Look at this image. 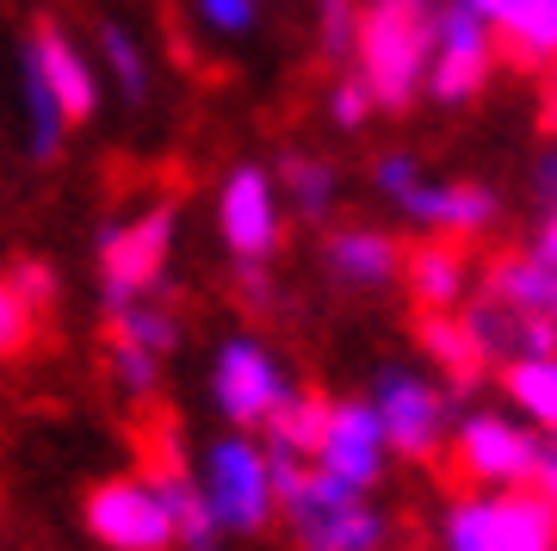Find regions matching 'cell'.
<instances>
[{"mask_svg": "<svg viewBox=\"0 0 557 551\" xmlns=\"http://www.w3.org/2000/svg\"><path fill=\"white\" fill-rule=\"evenodd\" d=\"M7 285H13V297H20L32 316H44L57 304V267H50V260H32V255L13 260V267H7Z\"/></svg>", "mask_w": 557, "mask_h": 551, "instance_id": "484cf974", "label": "cell"}, {"mask_svg": "<svg viewBox=\"0 0 557 551\" xmlns=\"http://www.w3.org/2000/svg\"><path fill=\"white\" fill-rule=\"evenodd\" d=\"M193 7L211 32H255L260 20V0H193Z\"/></svg>", "mask_w": 557, "mask_h": 551, "instance_id": "f546056e", "label": "cell"}, {"mask_svg": "<svg viewBox=\"0 0 557 551\" xmlns=\"http://www.w3.org/2000/svg\"><path fill=\"white\" fill-rule=\"evenodd\" d=\"M267 465H273V502L298 551H384L391 521L372 509L366 490H347L341 477L278 453V446H267Z\"/></svg>", "mask_w": 557, "mask_h": 551, "instance_id": "6da1fadb", "label": "cell"}, {"mask_svg": "<svg viewBox=\"0 0 557 551\" xmlns=\"http://www.w3.org/2000/svg\"><path fill=\"white\" fill-rule=\"evenodd\" d=\"M372 180H379V193L391 198L416 230H428V236L471 242V236H483V230H496V217H502L490 186H478V180H428L416 156H384L379 168H372Z\"/></svg>", "mask_w": 557, "mask_h": 551, "instance_id": "3957f363", "label": "cell"}, {"mask_svg": "<svg viewBox=\"0 0 557 551\" xmlns=\"http://www.w3.org/2000/svg\"><path fill=\"white\" fill-rule=\"evenodd\" d=\"M20 106H25V149L32 161H57L62 143H69V119H62L57 94L44 87V75L20 57Z\"/></svg>", "mask_w": 557, "mask_h": 551, "instance_id": "603a6c76", "label": "cell"}, {"mask_svg": "<svg viewBox=\"0 0 557 551\" xmlns=\"http://www.w3.org/2000/svg\"><path fill=\"white\" fill-rule=\"evenodd\" d=\"M372 409H379L384 446L397 458H440L446 433H453V391L434 378L409 372V366H384L372 384Z\"/></svg>", "mask_w": 557, "mask_h": 551, "instance_id": "52a82bcc", "label": "cell"}, {"mask_svg": "<svg viewBox=\"0 0 557 551\" xmlns=\"http://www.w3.org/2000/svg\"><path fill=\"white\" fill-rule=\"evenodd\" d=\"M329 403L335 396H322V391H285V403L267 415V440H273L278 453L310 458L322 440V421H329Z\"/></svg>", "mask_w": 557, "mask_h": 551, "instance_id": "cb8c5ba5", "label": "cell"}, {"mask_svg": "<svg viewBox=\"0 0 557 551\" xmlns=\"http://www.w3.org/2000/svg\"><path fill=\"white\" fill-rule=\"evenodd\" d=\"M193 477H199V495L218 532H236V539H255V532L273 527V465H267V446H255L248 433H223L211 440L199 458H193Z\"/></svg>", "mask_w": 557, "mask_h": 551, "instance_id": "277c9868", "label": "cell"}, {"mask_svg": "<svg viewBox=\"0 0 557 551\" xmlns=\"http://www.w3.org/2000/svg\"><path fill=\"white\" fill-rule=\"evenodd\" d=\"M106 335L131 341V347H143V354H156V359H168L180 347V316H174V304H168L161 292H149V297H131V304H112Z\"/></svg>", "mask_w": 557, "mask_h": 551, "instance_id": "44dd1931", "label": "cell"}, {"mask_svg": "<svg viewBox=\"0 0 557 551\" xmlns=\"http://www.w3.org/2000/svg\"><path fill=\"white\" fill-rule=\"evenodd\" d=\"M273 186H278L285 198H292V211L310 217V223H322V217L335 211V198H341V174H335V161L310 156V149H285V156H278Z\"/></svg>", "mask_w": 557, "mask_h": 551, "instance_id": "ffe728a7", "label": "cell"}, {"mask_svg": "<svg viewBox=\"0 0 557 551\" xmlns=\"http://www.w3.org/2000/svg\"><path fill=\"white\" fill-rule=\"evenodd\" d=\"M322 260H329V279L335 285L384 292L403 273V242L391 230H372V223H347V230H335V236L322 242Z\"/></svg>", "mask_w": 557, "mask_h": 551, "instance_id": "9a60e30c", "label": "cell"}, {"mask_svg": "<svg viewBox=\"0 0 557 551\" xmlns=\"http://www.w3.org/2000/svg\"><path fill=\"white\" fill-rule=\"evenodd\" d=\"M416 341H421V354L446 372V391H453V396L458 391H478L483 378H490V366H496L458 310H421L416 316Z\"/></svg>", "mask_w": 557, "mask_h": 551, "instance_id": "e0dca14e", "label": "cell"}, {"mask_svg": "<svg viewBox=\"0 0 557 551\" xmlns=\"http://www.w3.org/2000/svg\"><path fill=\"white\" fill-rule=\"evenodd\" d=\"M490 69H496V32L465 0H440V32H434V57H428L421 94H434L440 106H471L483 94Z\"/></svg>", "mask_w": 557, "mask_h": 551, "instance_id": "9c48e42d", "label": "cell"}, {"mask_svg": "<svg viewBox=\"0 0 557 551\" xmlns=\"http://www.w3.org/2000/svg\"><path fill=\"white\" fill-rule=\"evenodd\" d=\"M87 532L106 551H174V521L149 477H106L87 490Z\"/></svg>", "mask_w": 557, "mask_h": 551, "instance_id": "8fae6325", "label": "cell"}, {"mask_svg": "<svg viewBox=\"0 0 557 551\" xmlns=\"http://www.w3.org/2000/svg\"><path fill=\"white\" fill-rule=\"evenodd\" d=\"M527 255H533V260H545V267L557 273V205L545 211V223L533 230V248H527Z\"/></svg>", "mask_w": 557, "mask_h": 551, "instance_id": "1f68e13d", "label": "cell"}, {"mask_svg": "<svg viewBox=\"0 0 557 551\" xmlns=\"http://www.w3.org/2000/svg\"><path fill=\"white\" fill-rule=\"evenodd\" d=\"M32 329H38V316L25 310L20 297H13V285L0 279V359H25V347H32Z\"/></svg>", "mask_w": 557, "mask_h": 551, "instance_id": "83f0119b", "label": "cell"}, {"mask_svg": "<svg viewBox=\"0 0 557 551\" xmlns=\"http://www.w3.org/2000/svg\"><path fill=\"white\" fill-rule=\"evenodd\" d=\"M285 391H292L285 366H278L255 335H230L218 347V359H211V403H218V415L242 433L267 428V415L285 403Z\"/></svg>", "mask_w": 557, "mask_h": 551, "instance_id": "30bf717a", "label": "cell"}, {"mask_svg": "<svg viewBox=\"0 0 557 551\" xmlns=\"http://www.w3.org/2000/svg\"><path fill=\"white\" fill-rule=\"evenodd\" d=\"M403 285L416 297V310H458L471 297V267H465V248L458 242H421V248H403Z\"/></svg>", "mask_w": 557, "mask_h": 551, "instance_id": "ac0fdd59", "label": "cell"}, {"mask_svg": "<svg viewBox=\"0 0 557 551\" xmlns=\"http://www.w3.org/2000/svg\"><path fill=\"white\" fill-rule=\"evenodd\" d=\"M496 38H508V57L527 69L557 62V0H465Z\"/></svg>", "mask_w": 557, "mask_h": 551, "instance_id": "2e32d148", "label": "cell"}, {"mask_svg": "<svg viewBox=\"0 0 557 551\" xmlns=\"http://www.w3.org/2000/svg\"><path fill=\"white\" fill-rule=\"evenodd\" d=\"M552 551H557V539H552Z\"/></svg>", "mask_w": 557, "mask_h": 551, "instance_id": "836d02e7", "label": "cell"}, {"mask_svg": "<svg viewBox=\"0 0 557 551\" xmlns=\"http://www.w3.org/2000/svg\"><path fill=\"white\" fill-rule=\"evenodd\" d=\"M483 297H496L508 310H527V316H545L557 322V273L545 260H533L527 248L520 255H496L490 273H483Z\"/></svg>", "mask_w": 557, "mask_h": 551, "instance_id": "d6986e66", "label": "cell"}, {"mask_svg": "<svg viewBox=\"0 0 557 551\" xmlns=\"http://www.w3.org/2000/svg\"><path fill=\"white\" fill-rule=\"evenodd\" d=\"M434 32H440V0H366V7H354L359 81L372 87L384 112H409L421 99Z\"/></svg>", "mask_w": 557, "mask_h": 551, "instance_id": "7a4b0ae2", "label": "cell"}, {"mask_svg": "<svg viewBox=\"0 0 557 551\" xmlns=\"http://www.w3.org/2000/svg\"><path fill=\"white\" fill-rule=\"evenodd\" d=\"M317 38H322V57L354 50V0H317Z\"/></svg>", "mask_w": 557, "mask_h": 551, "instance_id": "f1b7e54d", "label": "cell"}, {"mask_svg": "<svg viewBox=\"0 0 557 551\" xmlns=\"http://www.w3.org/2000/svg\"><path fill=\"white\" fill-rule=\"evenodd\" d=\"M25 62L44 75V87L57 94L62 119L69 124H87L100 112V75H94V62L75 50V38L62 32L57 20H38L32 25V44H25Z\"/></svg>", "mask_w": 557, "mask_h": 551, "instance_id": "5bb4252c", "label": "cell"}, {"mask_svg": "<svg viewBox=\"0 0 557 551\" xmlns=\"http://www.w3.org/2000/svg\"><path fill=\"white\" fill-rule=\"evenodd\" d=\"M527 490H539L545 502H557V440L539 446V465H533V483H527Z\"/></svg>", "mask_w": 557, "mask_h": 551, "instance_id": "4dcf8cb0", "label": "cell"}, {"mask_svg": "<svg viewBox=\"0 0 557 551\" xmlns=\"http://www.w3.org/2000/svg\"><path fill=\"white\" fill-rule=\"evenodd\" d=\"M218 230L230 242L236 267H267L278 255L285 217H278V186L267 168H255V161L230 168V180H223V193H218Z\"/></svg>", "mask_w": 557, "mask_h": 551, "instance_id": "7c38bea8", "label": "cell"}, {"mask_svg": "<svg viewBox=\"0 0 557 551\" xmlns=\"http://www.w3.org/2000/svg\"><path fill=\"white\" fill-rule=\"evenodd\" d=\"M557 502L539 490H496V495H458L440 521L446 551H552Z\"/></svg>", "mask_w": 557, "mask_h": 551, "instance_id": "5b68a950", "label": "cell"}, {"mask_svg": "<svg viewBox=\"0 0 557 551\" xmlns=\"http://www.w3.org/2000/svg\"><path fill=\"white\" fill-rule=\"evenodd\" d=\"M180 242V211L161 198V205H143L137 217H119L100 230V292L106 304H131V297L161 292L168 279V260H174Z\"/></svg>", "mask_w": 557, "mask_h": 551, "instance_id": "8992f818", "label": "cell"}, {"mask_svg": "<svg viewBox=\"0 0 557 551\" xmlns=\"http://www.w3.org/2000/svg\"><path fill=\"white\" fill-rule=\"evenodd\" d=\"M502 391L515 396V409L533 428L557 433V354H533V359H502Z\"/></svg>", "mask_w": 557, "mask_h": 551, "instance_id": "7402d4cb", "label": "cell"}, {"mask_svg": "<svg viewBox=\"0 0 557 551\" xmlns=\"http://www.w3.org/2000/svg\"><path fill=\"white\" fill-rule=\"evenodd\" d=\"M310 465L329 477H341L347 490H372L391 465V446H384V428H379V409L372 403H329V421H322V440Z\"/></svg>", "mask_w": 557, "mask_h": 551, "instance_id": "4fadbf2b", "label": "cell"}, {"mask_svg": "<svg viewBox=\"0 0 557 551\" xmlns=\"http://www.w3.org/2000/svg\"><path fill=\"white\" fill-rule=\"evenodd\" d=\"M539 198H545V211L557 205V149H545V156H539Z\"/></svg>", "mask_w": 557, "mask_h": 551, "instance_id": "d6a6232c", "label": "cell"}, {"mask_svg": "<svg viewBox=\"0 0 557 551\" xmlns=\"http://www.w3.org/2000/svg\"><path fill=\"white\" fill-rule=\"evenodd\" d=\"M100 62H106V75H112V87H119L124 99H149V57H143V44H137L131 25L100 20Z\"/></svg>", "mask_w": 557, "mask_h": 551, "instance_id": "d4e9b609", "label": "cell"}, {"mask_svg": "<svg viewBox=\"0 0 557 551\" xmlns=\"http://www.w3.org/2000/svg\"><path fill=\"white\" fill-rule=\"evenodd\" d=\"M539 428L533 421H515L502 409H478L465 415L453 433V465L458 477H471L483 490H527L533 483V465H539Z\"/></svg>", "mask_w": 557, "mask_h": 551, "instance_id": "ba28073f", "label": "cell"}, {"mask_svg": "<svg viewBox=\"0 0 557 551\" xmlns=\"http://www.w3.org/2000/svg\"><path fill=\"white\" fill-rule=\"evenodd\" d=\"M372 112H379V99H372V87L359 81V69H354V75H341L335 87H329V119H335L341 131H359Z\"/></svg>", "mask_w": 557, "mask_h": 551, "instance_id": "4316f807", "label": "cell"}]
</instances>
